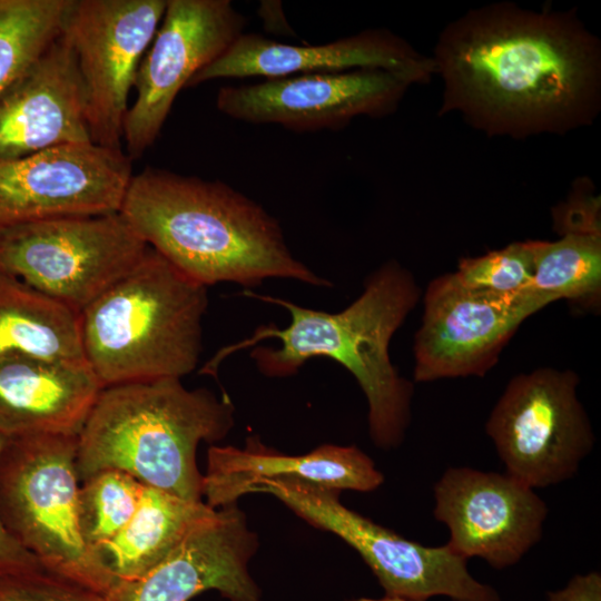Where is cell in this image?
I'll use <instances>...</instances> for the list:
<instances>
[{
    "label": "cell",
    "instance_id": "1",
    "mask_svg": "<svg viewBox=\"0 0 601 601\" xmlns=\"http://www.w3.org/2000/svg\"><path fill=\"white\" fill-rule=\"evenodd\" d=\"M431 58L441 112L487 135L562 134L599 111L600 45L570 12L487 4L449 23Z\"/></svg>",
    "mask_w": 601,
    "mask_h": 601
},
{
    "label": "cell",
    "instance_id": "2",
    "mask_svg": "<svg viewBox=\"0 0 601 601\" xmlns=\"http://www.w3.org/2000/svg\"><path fill=\"white\" fill-rule=\"evenodd\" d=\"M243 295L285 308L290 323L284 328L258 326L249 337L221 348L205 372L215 374L226 357L253 346L250 357L269 377L292 376L308 359L328 357L344 366L364 392L373 443L384 450L401 445L414 390L392 364L388 348L421 297L411 272L394 260L383 264L368 276L362 294L335 314L252 290Z\"/></svg>",
    "mask_w": 601,
    "mask_h": 601
},
{
    "label": "cell",
    "instance_id": "3",
    "mask_svg": "<svg viewBox=\"0 0 601 601\" xmlns=\"http://www.w3.org/2000/svg\"><path fill=\"white\" fill-rule=\"evenodd\" d=\"M120 213L149 247L206 287L267 278L332 285L293 256L274 217L221 181L146 168L132 176Z\"/></svg>",
    "mask_w": 601,
    "mask_h": 601
},
{
    "label": "cell",
    "instance_id": "4",
    "mask_svg": "<svg viewBox=\"0 0 601 601\" xmlns=\"http://www.w3.org/2000/svg\"><path fill=\"white\" fill-rule=\"evenodd\" d=\"M159 378L104 387L78 435L80 481L119 470L140 483L188 501H203L196 464L201 441L223 440L234 426V405L224 393Z\"/></svg>",
    "mask_w": 601,
    "mask_h": 601
},
{
    "label": "cell",
    "instance_id": "5",
    "mask_svg": "<svg viewBox=\"0 0 601 601\" xmlns=\"http://www.w3.org/2000/svg\"><path fill=\"white\" fill-rule=\"evenodd\" d=\"M207 287L154 248L80 313L82 352L102 387L181 378L198 364Z\"/></svg>",
    "mask_w": 601,
    "mask_h": 601
},
{
    "label": "cell",
    "instance_id": "6",
    "mask_svg": "<svg viewBox=\"0 0 601 601\" xmlns=\"http://www.w3.org/2000/svg\"><path fill=\"white\" fill-rule=\"evenodd\" d=\"M78 436L8 439L0 453V518L46 571L106 594L116 579L79 520Z\"/></svg>",
    "mask_w": 601,
    "mask_h": 601
},
{
    "label": "cell",
    "instance_id": "7",
    "mask_svg": "<svg viewBox=\"0 0 601 601\" xmlns=\"http://www.w3.org/2000/svg\"><path fill=\"white\" fill-rule=\"evenodd\" d=\"M339 492L298 479L265 480L250 493L273 494L308 524L339 536L362 556L385 595L426 601H501L499 593L474 579L467 560L447 544L426 546L407 540L346 508Z\"/></svg>",
    "mask_w": 601,
    "mask_h": 601
},
{
    "label": "cell",
    "instance_id": "8",
    "mask_svg": "<svg viewBox=\"0 0 601 601\" xmlns=\"http://www.w3.org/2000/svg\"><path fill=\"white\" fill-rule=\"evenodd\" d=\"M147 248L120 211L60 217L0 229V268L81 313Z\"/></svg>",
    "mask_w": 601,
    "mask_h": 601
},
{
    "label": "cell",
    "instance_id": "9",
    "mask_svg": "<svg viewBox=\"0 0 601 601\" xmlns=\"http://www.w3.org/2000/svg\"><path fill=\"white\" fill-rule=\"evenodd\" d=\"M579 382L571 370L518 374L489 415L485 431L505 473L533 490L572 479L594 445Z\"/></svg>",
    "mask_w": 601,
    "mask_h": 601
},
{
    "label": "cell",
    "instance_id": "10",
    "mask_svg": "<svg viewBox=\"0 0 601 601\" xmlns=\"http://www.w3.org/2000/svg\"><path fill=\"white\" fill-rule=\"evenodd\" d=\"M167 0H72L63 31L77 57L92 144L121 149L128 97Z\"/></svg>",
    "mask_w": 601,
    "mask_h": 601
},
{
    "label": "cell",
    "instance_id": "11",
    "mask_svg": "<svg viewBox=\"0 0 601 601\" xmlns=\"http://www.w3.org/2000/svg\"><path fill=\"white\" fill-rule=\"evenodd\" d=\"M245 24L229 0H167L138 67L136 99L124 122L122 140L131 160L155 142L180 89L220 57Z\"/></svg>",
    "mask_w": 601,
    "mask_h": 601
},
{
    "label": "cell",
    "instance_id": "12",
    "mask_svg": "<svg viewBox=\"0 0 601 601\" xmlns=\"http://www.w3.org/2000/svg\"><path fill=\"white\" fill-rule=\"evenodd\" d=\"M132 176L127 154L92 142L0 159V229L118 213Z\"/></svg>",
    "mask_w": 601,
    "mask_h": 601
},
{
    "label": "cell",
    "instance_id": "13",
    "mask_svg": "<svg viewBox=\"0 0 601 601\" xmlns=\"http://www.w3.org/2000/svg\"><path fill=\"white\" fill-rule=\"evenodd\" d=\"M414 341V381L484 376L519 326L551 302L503 298L463 287L453 273L430 282Z\"/></svg>",
    "mask_w": 601,
    "mask_h": 601
},
{
    "label": "cell",
    "instance_id": "14",
    "mask_svg": "<svg viewBox=\"0 0 601 601\" xmlns=\"http://www.w3.org/2000/svg\"><path fill=\"white\" fill-rule=\"evenodd\" d=\"M410 86L381 69L304 73L223 87L216 105L220 112L246 122L296 131L338 129L358 116L391 114Z\"/></svg>",
    "mask_w": 601,
    "mask_h": 601
},
{
    "label": "cell",
    "instance_id": "15",
    "mask_svg": "<svg viewBox=\"0 0 601 601\" xmlns=\"http://www.w3.org/2000/svg\"><path fill=\"white\" fill-rule=\"evenodd\" d=\"M433 491V515L450 532L446 544L466 560L477 556L502 570L542 538L546 503L505 472L450 467Z\"/></svg>",
    "mask_w": 601,
    "mask_h": 601
},
{
    "label": "cell",
    "instance_id": "16",
    "mask_svg": "<svg viewBox=\"0 0 601 601\" xmlns=\"http://www.w3.org/2000/svg\"><path fill=\"white\" fill-rule=\"evenodd\" d=\"M257 546L236 503L215 509L148 572L116 581L105 601H189L207 590L228 601H260L248 568Z\"/></svg>",
    "mask_w": 601,
    "mask_h": 601
},
{
    "label": "cell",
    "instance_id": "17",
    "mask_svg": "<svg viewBox=\"0 0 601 601\" xmlns=\"http://www.w3.org/2000/svg\"><path fill=\"white\" fill-rule=\"evenodd\" d=\"M356 69L386 70L411 85L426 83L435 75L431 57L386 30H366L318 46L287 45L243 32L220 57L199 70L187 87L221 78L275 79Z\"/></svg>",
    "mask_w": 601,
    "mask_h": 601
},
{
    "label": "cell",
    "instance_id": "18",
    "mask_svg": "<svg viewBox=\"0 0 601 601\" xmlns=\"http://www.w3.org/2000/svg\"><path fill=\"white\" fill-rule=\"evenodd\" d=\"M89 142L85 86L62 30L0 96V159Z\"/></svg>",
    "mask_w": 601,
    "mask_h": 601
},
{
    "label": "cell",
    "instance_id": "19",
    "mask_svg": "<svg viewBox=\"0 0 601 601\" xmlns=\"http://www.w3.org/2000/svg\"><path fill=\"white\" fill-rule=\"evenodd\" d=\"M298 479L333 490L370 492L384 475L373 460L355 445L324 444L302 455H287L265 447L256 437L246 447L211 445L203 474L206 504L219 509L234 504L258 482Z\"/></svg>",
    "mask_w": 601,
    "mask_h": 601
},
{
    "label": "cell",
    "instance_id": "20",
    "mask_svg": "<svg viewBox=\"0 0 601 601\" xmlns=\"http://www.w3.org/2000/svg\"><path fill=\"white\" fill-rule=\"evenodd\" d=\"M102 385L86 359H0V434L78 436Z\"/></svg>",
    "mask_w": 601,
    "mask_h": 601
},
{
    "label": "cell",
    "instance_id": "21",
    "mask_svg": "<svg viewBox=\"0 0 601 601\" xmlns=\"http://www.w3.org/2000/svg\"><path fill=\"white\" fill-rule=\"evenodd\" d=\"M85 359L80 313L0 268V359Z\"/></svg>",
    "mask_w": 601,
    "mask_h": 601
},
{
    "label": "cell",
    "instance_id": "22",
    "mask_svg": "<svg viewBox=\"0 0 601 601\" xmlns=\"http://www.w3.org/2000/svg\"><path fill=\"white\" fill-rule=\"evenodd\" d=\"M215 509L144 484L129 522L97 552L116 581L141 577L162 561Z\"/></svg>",
    "mask_w": 601,
    "mask_h": 601
},
{
    "label": "cell",
    "instance_id": "23",
    "mask_svg": "<svg viewBox=\"0 0 601 601\" xmlns=\"http://www.w3.org/2000/svg\"><path fill=\"white\" fill-rule=\"evenodd\" d=\"M531 293L551 303L597 306L601 294V231H570L553 242L532 240Z\"/></svg>",
    "mask_w": 601,
    "mask_h": 601
},
{
    "label": "cell",
    "instance_id": "24",
    "mask_svg": "<svg viewBox=\"0 0 601 601\" xmlns=\"http://www.w3.org/2000/svg\"><path fill=\"white\" fill-rule=\"evenodd\" d=\"M72 0H0V96L62 32Z\"/></svg>",
    "mask_w": 601,
    "mask_h": 601
},
{
    "label": "cell",
    "instance_id": "25",
    "mask_svg": "<svg viewBox=\"0 0 601 601\" xmlns=\"http://www.w3.org/2000/svg\"><path fill=\"white\" fill-rule=\"evenodd\" d=\"M144 484L119 470H102L82 481L79 520L86 542L93 549L114 538L134 515Z\"/></svg>",
    "mask_w": 601,
    "mask_h": 601
},
{
    "label": "cell",
    "instance_id": "26",
    "mask_svg": "<svg viewBox=\"0 0 601 601\" xmlns=\"http://www.w3.org/2000/svg\"><path fill=\"white\" fill-rule=\"evenodd\" d=\"M533 273L532 240H526L477 257L462 258L453 275L466 289L515 299L533 295Z\"/></svg>",
    "mask_w": 601,
    "mask_h": 601
},
{
    "label": "cell",
    "instance_id": "27",
    "mask_svg": "<svg viewBox=\"0 0 601 601\" xmlns=\"http://www.w3.org/2000/svg\"><path fill=\"white\" fill-rule=\"evenodd\" d=\"M0 601H105V595L46 570L0 575Z\"/></svg>",
    "mask_w": 601,
    "mask_h": 601
},
{
    "label": "cell",
    "instance_id": "28",
    "mask_svg": "<svg viewBox=\"0 0 601 601\" xmlns=\"http://www.w3.org/2000/svg\"><path fill=\"white\" fill-rule=\"evenodd\" d=\"M588 180L578 183L568 199L553 210V227L559 235L570 231H601L600 198Z\"/></svg>",
    "mask_w": 601,
    "mask_h": 601
},
{
    "label": "cell",
    "instance_id": "29",
    "mask_svg": "<svg viewBox=\"0 0 601 601\" xmlns=\"http://www.w3.org/2000/svg\"><path fill=\"white\" fill-rule=\"evenodd\" d=\"M0 434V453L7 442ZM45 570L7 531L0 518V575Z\"/></svg>",
    "mask_w": 601,
    "mask_h": 601
},
{
    "label": "cell",
    "instance_id": "30",
    "mask_svg": "<svg viewBox=\"0 0 601 601\" xmlns=\"http://www.w3.org/2000/svg\"><path fill=\"white\" fill-rule=\"evenodd\" d=\"M548 601H601V574L574 575L564 588L550 592Z\"/></svg>",
    "mask_w": 601,
    "mask_h": 601
},
{
    "label": "cell",
    "instance_id": "31",
    "mask_svg": "<svg viewBox=\"0 0 601 601\" xmlns=\"http://www.w3.org/2000/svg\"><path fill=\"white\" fill-rule=\"evenodd\" d=\"M348 601H413V600H408V599H404L400 597H393V595H384L381 599L357 598V599H352Z\"/></svg>",
    "mask_w": 601,
    "mask_h": 601
}]
</instances>
